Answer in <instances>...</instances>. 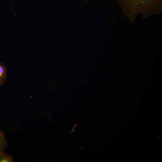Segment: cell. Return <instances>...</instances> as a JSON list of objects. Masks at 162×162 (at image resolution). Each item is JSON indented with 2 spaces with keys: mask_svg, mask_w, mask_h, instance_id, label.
<instances>
[{
  "mask_svg": "<svg viewBox=\"0 0 162 162\" xmlns=\"http://www.w3.org/2000/svg\"><path fill=\"white\" fill-rule=\"evenodd\" d=\"M126 17L134 23L139 15L143 20L162 11V0H117Z\"/></svg>",
  "mask_w": 162,
  "mask_h": 162,
  "instance_id": "obj_1",
  "label": "cell"
},
{
  "mask_svg": "<svg viewBox=\"0 0 162 162\" xmlns=\"http://www.w3.org/2000/svg\"><path fill=\"white\" fill-rule=\"evenodd\" d=\"M7 76L6 68L3 63L0 62V86L4 84Z\"/></svg>",
  "mask_w": 162,
  "mask_h": 162,
  "instance_id": "obj_2",
  "label": "cell"
},
{
  "mask_svg": "<svg viewBox=\"0 0 162 162\" xmlns=\"http://www.w3.org/2000/svg\"><path fill=\"white\" fill-rule=\"evenodd\" d=\"M8 146V143L4 132L0 129V154L4 152L5 149Z\"/></svg>",
  "mask_w": 162,
  "mask_h": 162,
  "instance_id": "obj_3",
  "label": "cell"
},
{
  "mask_svg": "<svg viewBox=\"0 0 162 162\" xmlns=\"http://www.w3.org/2000/svg\"><path fill=\"white\" fill-rule=\"evenodd\" d=\"M14 160L12 157L4 152L0 154V162H13Z\"/></svg>",
  "mask_w": 162,
  "mask_h": 162,
  "instance_id": "obj_4",
  "label": "cell"
},
{
  "mask_svg": "<svg viewBox=\"0 0 162 162\" xmlns=\"http://www.w3.org/2000/svg\"><path fill=\"white\" fill-rule=\"evenodd\" d=\"M78 125H79V123H75L72 129L70 131V133L71 134L73 132L74 130V129L75 128H76V127H78Z\"/></svg>",
  "mask_w": 162,
  "mask_h": 162,
  "instance_id": "obj_5",
  "label": "cell"
},
{
  "mask_svg": "<svg viewBox=\"0 0 162 162\" xmlns=\"http://www.w3.org/2000/svg\"><path fill=\"white\" fill-rule=\"evenodd\" d=\"M86 1H88V0H85Z\"/></svg>",
  "mask_w": 162,
  "mask_h": 162,
  "instance_id": "obj_6",
  "label": "cell"
}]
</instances>
